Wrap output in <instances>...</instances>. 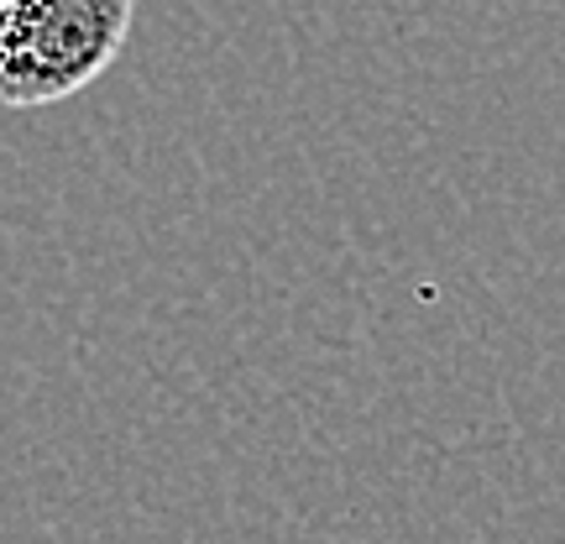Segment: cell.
Masks as SVG:
<instances>
[{"instance_id":"cell-1","label":"cell","mask_w":565,"mask_h":544,"mask_svg":"<svg viewBox=\"0 0 565 544\" xmlns=\"http://www.w3.org/2000/svg\"><path fill=\"white\" fill-rule=\"evenodd\" d=\"M137 0H6L0 6V105L68 100L121 58Z\"/></svg>"},{"instance_id":"cell-2","label":"cell","mask_w":565,"mask_h":544,"mask_svg":"<svg viewBox=\"0 0 565 544\" xmlns=\"http://www.w3.org/2000/svg\"><path fill=\"white\" fill-rule=\"evenodd\" d=\"M0 6H6V0H0Z\"/></svg>"}]
</instances>
